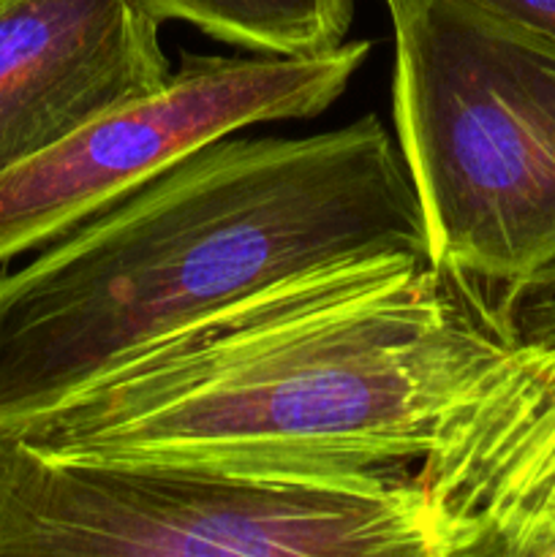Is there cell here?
Segmentation results:
<instances>
[{"label":"cell","mask_w":555,"mask_h":557,"mask_svg":"<svg viewBox=\"0 0 555 557\" xmlns=\"http://www.w3.org/2000/svg\"><path fill=\"white\" fill-rule=\"evenodd\" d=\"M414 479L433 557H555V343H511Z\"/></svg>","instance_id":"obj_6"},{"label":"cell","mask_w":555,"mask_h":557,"mask_svg":"<svg viewBox=\"0 0 555 557\" xmlns=\"http://www.w3.org/2000/svg\"><path fill=\"white\" fill-rule=\"evenodd\" d=\"M370 41L303 58L183 54L158 90L107 109L0 174V267L36 253L180 158L261 123L324 114L370 58Z\"/></svg>","instance_id":"obj_5"},{"label":"cell","mask_w":555,"mask_h":557,"mask_svg":"<svg viewBox=\"0 0 555 557\" xmlns=\"http://www.w3.org/2000/svg\"><path fill=\"white\" fill-rule=\"evenodd\" d=\"M428 256L375 114L308 136H223L0 272V430L286 277Z\"/></svg>","instance_id":"obj_2"},{"label":"cell","mask_w":555,"mask_h":557,"mask_svg":"<svg viewBox=\"0 0 555 557\" xmlns=\"http://www.w3.org/2000/svg\"><path fill=\"white\" fill-rule=\"evenodd\" d=\"M515 343L428 256L343 259L237 299L3 428L60 460L403 473Z\"/></svg>","instance_id":"obj_1"},{"label":"cell","mask_w":555,"mask_h":557,"mask_svg":"<svg viewBox=\"0 0 555 557\" xmlns=\"http://www.w3.org/2000/svg\"><path fill=\"white\" fill-rule=\"evenodd\" d=\"M462 3L555 38V0H462Z\"/></svg>","instance_id":"obj_10"},{"label":"cell","mask_w":555,"mask_h":557,"mask_svg":"<svg viewBox=\"0 0 555 557\" xmlns=\"http://www.w3.org/2000/svg\"><path fill=\"white\" fill-rule=\"evenodd\" d=\"M141 0H0V174L172 74Z\"/></svg>","instance_id":"obj_7"},{"label":"cell","mask_w":555,"mask_h":557,"mask_svg":"<svg viewBox=\"0 0 555 557\" xmlns=\"http://www.w3.org/2000/svg\"><path fill=\"white\" fill-rule=\"evenodd\" d=\"M433 557L414 471L60 460L0 430V557Z\"/></svg>","instance_id":"obj_4"},{"label":"cell","mask_w":555,"mask_h":557,"mask_svg":"<svg viewBox=\"0 0 555 557\" xmlns=\"http://www.w3.org/2000/svg\"><path fill=\"white\" fill-rule=\"evenodd\" d=\"M515 341L555 343V270L511 294H490Z\"/></svg>","instance_id":"obj_9"},{"label":"cell","mask_w":555,"mask_h":557,"mask_svg":"<svg viewBox=\"0 0 555 557\" xmlns=\"http://www.w3.org/2000/svg\"><path fill=\"white\" fill-rule=\"evenodd\" d=\"M161 22H185L250 54L330 52L348 41L354 0H141Z\"/></svg>","instance_id":"obj_8"},{"label":"cell","mask_w":555,"mask_h":557,"mask_svg":"<svg viewBox=\"0 0 555 557\" xmlns=\"http://www.w3.org/2000/svg\"><path fill=\"white\" fill-rule=\"evenodd\" d=\"M392 120L435 270L511 294L555 270V38L462 0H384Z\"/></svg>","instance_id":"obj_3"}]
</instances>
